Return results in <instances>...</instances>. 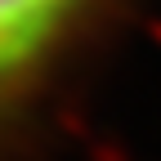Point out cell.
I'll return each mask as SVG.
<instances>
[{
    "mask_svg": "<svg viewBox=\"0 0 161 161\" xmlns=\"http://www.w3.org/2000/svg\"><path fill=\"white\" fill-rule=\"evenodd\" d=\"M85 0H0V94L31 72Z\"/></svg>",
    "mask_w": 161,
    "mask_h": 161,
    "instance_id": "obj_1",
    "label": "cell"
}]
</instances>
